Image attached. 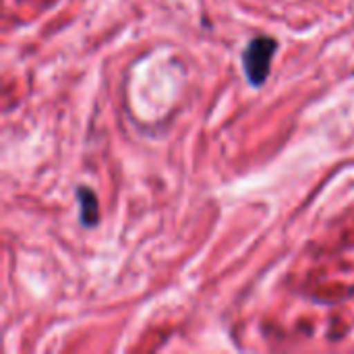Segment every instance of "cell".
I'll use <instances>...</instances> for the list:
<instances>
[{"instance_id":"cell-1","label":"cell","mask_w":354,"mask_h":354,"mask_svg":"<svg viewBox=\"0 0 354 354\" xmlns=\"http://www.w3.org/2000/svg\"><path fill=\"white\" fill-rule=\"evenodd\" d=\"M278 50V41L270 35L253 37L243 50V71L251 87H261L270 79L272 60Z\"/></svg>"},{"instance_id":"cell-2","label":"cell","mask_w":354,"mask_h":354,"mask_svg":"<svg viewBox=\"0 0 354 354\" xmlns=\"http://www.w3.org/2000/svg\"><path fill=\"white\" fill-rule=\"evenodd\" d=\"M79 201V222L83 228H93L100 222V203L89 187H77Z\"/></svg>"}]
</instances>
